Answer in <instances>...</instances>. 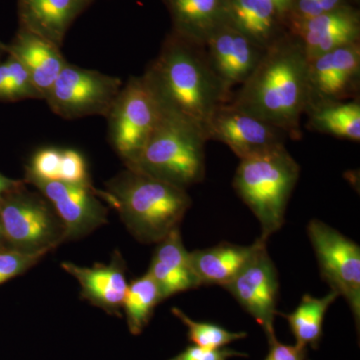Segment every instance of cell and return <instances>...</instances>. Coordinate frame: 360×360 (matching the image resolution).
Instances as JSON below:
<instances>
[{"instance_id":"obj_26","label":"cell","mask_w":360,"mask_h":360,"mask_svg":"<svg viewBox=\"0 0 360 360\" xmlns=\"http://www.w3.org/2000/svg\"><path fill=\"white\" fill-rule=\"evenodd\" d=\"M172 312L186 326L188 340L198 347L207 349H219L233 341L243 340L248 336V333L243 331L232 333L217 324L193 321L177 307H174Z\"/></svg>"},{"instance_id":"obj_37","label":"cell","mask_w":360,"mask_h":360,"mask_svg":"<svg viewBox=\"0 0 360 360\" xmlns=\"http://www.w3.org/2000/svg\"><path fill=\"white\" fill-rule=\"evenodd\" d=\"M4 53H6V44L0 41V58H1V56H4Z\"/></svg>"},{"instance_id":"obj_25","label":"cell","mask_w":360,"mask_h":360,"mask_svg":"<svg viewBox=\"0 0 360 360\" xmlns=\"http://www.w3.org/2000/svg\"><path fill=\"white\" fill-rule=\"evenodd\" d=\"M161 302L158 284L148 272L129 284L122 309L132 335L142 333Z\"/></svg>"},{"instance_id":"obj_27","label":"cell","mask_w":360,"mask_h":360,"mask_svg":"<svg viewBox=\"0 0 360 360\" xmlns=\"http://www.w3.org/2000/svg\"><path fill=\"white\" fill-rule=\"evenodd\" d=\"M6 60L11 72V80L6 91V103H15L25 99H42L25 66L11 56H7Z\"/></svg>"},{"instance_id":"obj_34","label":"cell","mask_w":360,"mask_h":360,"mask_svg":"<svg viewBox=\"0 0 360 360\" xmlns=\"http://www.w3.org/2000/svg\"><path fill=\"white\" fill-rule=\"evenodd\" d=\"M25 184V180L9 179L6 175L0 174V200L6 194L13 193Z\"/></svg>"},{"instance_id":"obj_33","label":"cell","mask_w":360,"mask_h":360,"mask_svg":"<svg viewBox=\"0 0 360 360\" xmlns=\"http://www.w3.org/2000/svg\"><path fill=\"white\" fill-rule=\"evenodd\" d=\"M292 6H295V11L291 20H309L323 13L319 0H292L291 8Z\"/></svg>"},{"instance_id":"obj_13","label":"cell","mask_w":360,"mask_h":360,"mask_svg":"<svg viewBox=\"0 0 360 360\" xmlns=\"http://www.w3.org/2000/svg\"><path fill=\"white\" fill-rule=\"evenodd\" d=\"M203 46L213 73L231 97L232 89L245 84L266 51L229 21L219 26Z\"/></svg>"},{"instance_id":"obj_12","label":"cell","mask_w":360,"mask_h":360,"mask_svg":"<svg viewBox=\"0 0 360 360\" xmlns=\"http://www.w3.org/2000/svg\"><path fill=\"white\" fill-rule=\"evenodd\" d=\"M288 139L283 130L229 103L215 110L206 127L207 141L222 142L240 160L285 146Z\"/></svg>"},{"instance_id":"obj_6","label":"cell","mask_w":360,"mask_h":360,"mask_svg":"<svg viewBox=\"0 0 360 360\" xmlns=\"http://www.w3.org/2000/svg\"><path fill=\"white\" fill-rule=\"evenodd\" d=\"M25 186L0 200L4 241L21 252H51L65 243V227L51 202Z\"/></svg>"},{"instance_id":"obj_15","label":"cell","mask_w":360,"mask_h":360,"mask_svg":"<svg viewBox=\"0 0 360 360\" xmlns=\"http://www.w3.org/2000/svg\"><path fill=\"white\" fill-rule=\"evenodd\" d=\"M290 33L304 46L307 58L359 42V20L355 11L342 6L309 20H291Z\"/></svg>"},{"instance_id":"obj_35","label":"cell","mask_w":360,"mask_h":360,"mask_svg":"<svg viewBox=\"0 0 360 360\" xmlns=\"http://www.w3.org/2000/svg\"><path fill=\"white\" fill-rule=\"evenodd\" d=\"M11 80V72L7 60L0 61V101L6 103V91Z\"/></svg>"},{"instance_id":"obj_10","label":"cell","mask_w":360,"mask_h":360,"mask_svg":"<svg viewBox=\"0 0 360 360\" xmlns=\"http://www.w3.org/2000/svg\"><path fill=\"white\" fill-rule=\"evenodd\" d=\"M255 245L245 266L224 288L262 326L269 341L276 338L274 321L278 314V274L267 251V240L259 238Z\"/></svg>"},{"instance_id":"obj_32","label":"cell","mask_w":360,"mask_h":360,"mask_svg":"<svg viewBox=\"0 0 360 360\" xmlns=\"http://www.w3.org/2000/svg\"><path fill=\"white\" fill-rule=\"evenodd\" d=\"M269 352L264 360H307V347L279 342L276 338L269 341Z\"/></svg>"},{"instance_id":"obj_1","label":"cell","mask_w":360,"mask_h":360,"mask_svg":"<svg viewBox=\"0 0 360 360\" xmlns=\"http://www.w3.org/2000/svg\"><path fill=\"white\" fill-rule=\"evenodd\" d=\"M141 77L162 115L193 125L205 137L213 113L231 99L213 73L205 46L174 32Z\"/></svg>"},{"instance_id":"obj_21","label":"cell","mask_w":360,"mask_h":360,"mask_svg":"<svg viewBox=\"0 0 360 360\" xmlns=\"http://www.w3.org/2000/svg\"><path fill=\"white\" fill-rule=\"evenodd\" d=\"M255 245L241 246L222 243L213 248L189 252L191 269L200 285L224 288L245 266Z\"/></svg>"},{"instance_id":"obj_8","label":"cell","mask_w":360,"mask_h":360,"mask_svg":"<svg viewBox=\"0 0 360 360\" xmlns=\"http://www.w3.org/2000/svg\"><path fill=\"white\" fill-rule=\"evenodd\" d=\"M122 86L120 77L68 63L44 101L52 112L65 120L106 117Z\"/></svg>"},{"instance_id":"obj_5","label":"cell","mask_w":360,"mask_h":360,"mask_svg":"<svg viewBox=\"0 0 360 360\" xmlns=\"http://www.w3.org/2000/svg\"><path fill=\"white\" fill-rule=\"evenodd\" d=\"M206 141L200 129L161 113L141 155L125 167L187 191L205 179Z\"/></svg>"},{"instance_id":"obj_16","label":"cell","mask_w":360,"mask_h":360,"mask_svg":"<svg viewBox=\"0 0 360 360\" xmlns=\"http://www.w3.org/2000/svg\"><path fill=\"white\" fill-rule=\"evenodd\" d=\"M61 266L77 279L82 297L90 304L108 314L120 315L129 288L127 265L120 251L113 253L108 264L85 267L66 262Z\"/></svg>"},{"instance_id":"obj_2","label":"cell","mask_w":360,"mask_h":360,"mask_svg":"<svg viewBox=\"0 0 360 360\" xmlns=\"http://www.w3.org/2000/svg\"><path fill=\"white\" fill-rule=\"evenodd\" d=\"M309 65L302 40L291 33L283 35L266 49L229 103L300 141V122L309 103Z\"/></svg>"},{"instance_id":"obj_11","label":"cell","mask_w":360,"mask_h":360,"mask_svg":"<svg viewBox=\"0 0 360 360\" xmlns=\"http://www.w3.org/2000/svg\"><path fill=\"white\" fill-rule=\"evenodd\" d=\"M51 202L65 227V243L89 236L108 224V208L101 202L99 191L94 186H79L53 180L25 177Z\"/></svg>"},{"instance_id":"obj_18","label":"cell","mask_w":360,"mask_h":360,"mask_svg":"<svg viewBox=\"0 0 360 360\" xmlns=\"http://www.w3.org/2000/svg\"><path fill=\"white\" fill-rule=\"evenodd\" d=\"M148 272L158 284L162 300L201 286L191 269L180 229H174L158 243Z\"/></svg>"},{"instance_id":"obj_7","label":"cell","mask_w":360,"mask_h":360,"mask_svg":"<svg viewBox=\"0 0 360 360\" xmlns=\"http://www.w3.org/2000/svg\"><path fill=\"white\" fill-rule=\"evenodd\" d=\"M160 117V106L141 75L130 77L105 117L110 144L125 167L141 155Z\"/></svg>"},{"instance_id":"obj_36","label":"cell","mask_w":360,"mask_h":360,"mask_svg":"<svg viewBox=\"0 0 360 360\" xmlns=\"http://www.w3.org/2000/svg\"><path fill=\"white\" fill-rule=\"evenodd\" d=\"M323 13L335 11L342 7V0H319Z\"/></svg>"},{"instance_id":"obj_17","label":"cell","mask_w":360,"mask_h":360,"mask_svg":"<svg viewBox=\"0 0 360 360\" xmlns=\"http://www.w3.org/2000/svg\"><path fill=\"white\" fill-rule=\"evenodd\" d=\"M94 0H18L20 27L61 49L75 20Z\"/></svg>"},{"instance_id":"obj_9","label":"cell","mask_w":360,"mask_h":360,"mask_svg":"<svg viewBox=\"0 0 360 360\" xmlns=\"http://www.w3.org/2000/svg\"><path fill=\"white\" fill-rule=\"evenodd\" d=\"M307 236L315 252L321 276L342 296L354 314L357 330L360 322V248L352 239L319 219L310 220Z\"/></svg>"},{"instance_id":"obj_3","label":"cell","mask_w":360,"mask_h":360,"mask_svg":"<svg viewBox=\"0 0 360 360\" xmlns=\"http://www.w3.org/2000/svg\"><path fill=\"white\" fill-rule=\"evenodd\" d=\"M99 196L117 210L129 233L146 245L179 229L193 203L186 189L127 167L106 182Z\"/></svg>"},{"instance_id":"obj_19","label":"cell","mask_w":360,"mask_h":360,"mask_svg":"<svg viewBox=\"0 0 360 360\" xmlns=\"http://www.w3.org/2000/svg\"><path fill=\"white\" fill-rule=\"evenodd\" d=\"M6 54L25 66L42 99L68 63L59 47L20 27L13 41L6 44Z\"/></svg>"},{"instance_id":"obj_29","label":"cell","mask_w":360,"mask_h":360,"mask_svg":"<svg viewBox=\"0 0 360 360\" xmlns=\"http://www.w3.org/2000/svg\"><path fill=\"white\" fill-rule=\"evenodd\" d=\"M63 149L45 148L33 155L25 167V177L58 181Z\"/></svg>"},{"instance_id":"obj_23","label":"cell","mask_w":360,"mask_h":360,"mask_svg":"<svg viewBox=\"0 0 360 360\" xmlns=\"http://www.w3.org/2000/svg\"><path fill=\"white\" fill-rule=\"evenodd\" d=\"M307 129L338 139L360 141V101H326L309 104L305 110Z\"/></svg>"},{"instance_id":"obj_30","label":"cell","mask_w":360,"mask_h":360,"mask_svg":"<svg viewBox=\"0 0 360 360\" xmlns=\"http://www.w3.org/2000/svg\"><path fill=\"white\" fill-rule=\"evenodd\" d=\"M58 181L66 184L92 186L86 161L75 149H63Z\"/></svg>"},{"instance_id":"obj_20","label":"cell","mask_w":360,"mask_h":360,"mask_svg":"<svg viewBox=\"0 0 360 360\" xmlns=\"http://www.w3.org/2000/svg\"><path fill=\"white\" fill-rule=\"evenodd\" d=\"M172 14L174 33L205 45L219 26L227 22V0H165Z\"/></svg>"},{"instance_id":"obj_4","label":"cell","mask_w":360,"mask_h":360,"mask_svg":"<svg viewBox=\"0 0 360 360\" xmlns=\"http://www.w3.org/2000/svg\"><path fill=\"white\" fill-rule=\"evenodd\" d=\"M300 176V167L285 146L241 160L233 187L262 226L269 240L285 222V212Z\"/></svg>"},{"instance_id":"obj_14","label":"cell","mask_w":360,"mask_h":360,"mask_svg":"<svg viewBox=\"0 0 360 360\" xmlns=\"http://www.w3.org/2000/svg\"><path fill=\"white\" fill-rule=\"evenodd\" d=\"M309 61V105L359 97V42L321 54Z\"/></svg>"},{"instance_id":"obj_24","label":"cell","mask_w":360,"mask_h":360,"mask_svg":"<svg viewBox=\"0 0 360 360\" xmlns=\"http://www.w3.org/2000/svg\"><path fill=\"white\" fill-rule=\"evenodd\" d=\"M338 297L335 291L330 290L322 297L304 295L298 307L288 314H281L288 322L296 343L303 347H319L326 312Z\"/></svg>"},{"instance_id":"obj_28","label":"cell","mask_w":360,"mask_h":360,"mask_svg":"<svg viewBox=\"0 0 360 360\" xmlns=\"http://www.w3.org/2000/svg\"><path fill=\"white\" fill-rule=\"evenodd\" d=\"M46 255L45 252H21L11 248L0 250V284L25 274Z\"/></svg>"},{"instance_id":"obj_22","label":"cell","mask_w":360,"mask_h":360,"mask_svg":"<svg viewBox=\"0 0 360 360\" xmlns=\"http://www.w3.org/2000/svg\"><path fill=\"white\" fill-rule=\"evenodd\" d=\"M283 20L270 0H227V21L262 49H269L283 35Z\"/></svg>"},{"instance_id":"obj_31","label":"cell","mask_w":360,"mask_h":360,"mask_svg":"<svg viewBox=\"0 0 360 360\" xmlns=\"http://www.w3.org/2000/svg\"><path fill=\"white\" fill-rule=\"evenodd\" d=\"M245 357L248 356L243 352H236L229 348H219V349H207L193 345L188 347L184 352H180L176 356L172 357L169 360H229L232 357Z\"/></svg>"},{"instance_id":"obj_38","label":"cell","mask_w":360,"mask_h":360,"mask_svg":"<svg viewBox=\"0 0 360 360\" xmlns=\"http://www.w3.org/2000/svg\"><path fill=\"white\" fill-rule=\"evenodd\" d=\"M4 243H6V241H4V234H2L1 231V226H0V250H4Z\"/></svg>"}]
</instances>
